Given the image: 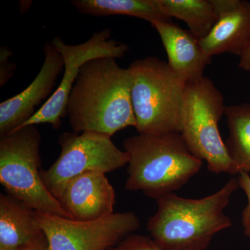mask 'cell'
Masks as SVG:
<instances>
[{"mask_svg": "<svg viewBox=\"0 0 250 250\" xmlns=\"http://www.w3.org/2000/svg\"><path fill=\"white\" fill-rule=\"evenodd\" d=\"M167 17L184 21L197 39L209 34L218 16L212 0H156Z\"/></svg>", "mask_w": 250, "mask_h": 250, "instance_id": "cell-16", "label": "cell"}, {"mask_svg": "<svg viewBox=\"0 0 250 250\" xmlns=\"http://www.w3.org/2000/svg\"><path fill=\"white\" fill-rule=\"evenodd\" d=\"M127 69L139 134L181 133L185 84L167 62L148 57L134 61Z\"/></svg>", "mask_w": 250, "mask_h": 250, "instance_id": "cell-4", "label": "cell"}, {"mask_svg": "<svg viewBox=\"0 0 250 250\" xmlns=\"http://www.w3.org/2000/svg\"><path fill=\"white\" fill-rule=\"evenodd\" d=\"M111 29H103L78 45H68L59 36L52 39L51 43L63 59L62 80L52 96L20 127L45 123L52 125L54 129L61 127L62 118L66 116L67 101L81 67L88 61L100 57L123 58L129 51V46L111 39Z\"/></svg>", "mask_w": 250, "mask_h": 250, "instance_id": "cell-9", "label": "cell"}, {"mask_svg": "<svg viewBox=\"0 0 250 250\" xmlns=\"http://www.w3.org/2000/svg\"><path fill=\"white\" fill-rule=\"evenodd\" d=\"M238 188V178L233 177L202 198L170 193L158 199L157 210L147 222L151 238L163 250H207L215 234L232 226L224 210Z\"/></svg>", "mask_w": 250, "mask_h": 250, "instance_id": "cell-2", "label": "cell"}, {"mask_svg": "<svg viewBox=\"0 0 250 250\" xmlns=\"http://www.w3.org/2000/svg\"><path fill=\"white\" fill-rule=\"evenodd\" d=\"M123 147L129 156L125 189L156 200L183 187L202 166L179 132L139 134L125 139Z\"/></svg>", "mask_w": 250, "mask_h": 250, "instance_id": "cell-3", "label": "cell"}, {"mask_svg": "<svg viewBox=\"0 0 250 250\" xmlns=\"http://www.w3.org/2000/svg\"><path fill=\"white\" fill-rule=\"evenodd\" d=\"M108 250H163L151 237L129 235Z\"/></svg>", "mask_w": 250, "mask_h": 250, "instance_id": "cell-18", "label": "cell"}, {"mask_svg": "<svg viewBox=\"0 0 250 250\" xmlns=\"http://www.w3.org/2000/svg\"><path fill=\"white\" fill-rule=\"evenodd\" d=\"M216 11V22L209 34L200 39L208 57L229 53L241 57L250 43V1L212 0Z\"/></svg>", "mask_w": 250, "mask_h": 250, "instance_id": "cell-12", "label": "cell"}, {"mask_svg": "<svg viewBox=\"0 0 250 250\" xmlns=\"http://www.w3.org/2000/svg\"><path fill=\"white\" fill-rule=\"evenodd\" d=\"M229 135L225 142L229 155L240 171L250 172V104L225 106Z\"/></svg>", "mask_w": 250, "mask_h": 250, "instance_id": "cell-17", "label": "cell"}, {"mask_svg": "<svg viewBox=\"0 0 250 250\" xmlns=\"http://www.w3.org/2000/svg\"><path fill=\"white\" fill-rule=\"evenodd\" d=\"M238 67L246 72H250V43L241 57Z\"/></svg>", "mask_w": 250, "mask_h": 250, "instance_id": "cell-21", "label": "cell"}, {"mask_svg": "<svg viewBox=\"0 0 250 250\" xmlns=\"http://www.w3.org/2000/svg\"><path fill=\"white\" fill-rule=\"evenodd\" d=\"M49 246L36 210L8 194H0V250H24Z\"/></svg>", "mask_w": 250, "mask_h": 250, "instance_id": "cell-14", "label": "cell"}, {"mask_svg": "<svg viewBox=\"0 0 250 250\" xmlns=\"http://www.w3.org/2000/svg\"><path fill=\"white\" fill-rule=\"evenodd\" d=\"M72 6L86 16H126L148 21H172L161 11L156 0H72Z\"/></svg>", "mask_w": 250, "mask_h": 250, "instance_id": "cell-15", "label": "cell"}, {"mask_svg": "<svg viewBox=\"0 0 250 250\" xmlns=\"http://www.w3.org/2000/svg\"><path fill=\"white\" fill-rule=\"evenodd\" d=\"M41 141L36 125L0 136V183L6 194L39 213L72 219L43 183Z\"/></svg>", "mask_w": 250, "mask_h": 250, "instance_id": "cell-5", "label": "cell"}, {"mask_svg": "<svg viewBox=\"0 0 250 250\" xmlns=\"http://www.w3.org/2000/svg\"><path fill=\"white\" fill-rule=\"evenodd\" d=\"M45 60L40 71L23 91L0 104V136L12 132L36 113V107L52 96L64 69L63 59L51 42L44 46Z\"/></svg>", "mask_w": 250, "mask_h": 250, "instance_id": "cell-10", "label": "cell"}, {"mask_svg": "<svg viewBox=\"0 0 250 250\" xmlns=\"http://www.w3.org/2000/svg\"><path fill=\"white\" fill-rule=\"evenodd\" d=\"M237 178L240 188L244 190L248 197V205L242 212V225L244 234L250 239V176L248 172L241 171Z\"/></svg>", "mask_w": 250, "mask_h": 250, "instance_id": "cell-19", "label": "cell"}, {"mask_svg": "<svg viewBox=\"0 0 250 250\" xmlns=\"http://www.w3.org/2000/svg\"><path fill=\"white\" fill-rule=\"evenodd\" d=\"M13 52L9 48L1 47L0 50V63H1V72H0V85L2 86L9 79L12 77L14 72V65L9 62V58Z\"/></svg>", "mask_w": 250, "mask_h": 250, "instance_id": "cell-20", "label": "cell"}, {"mask_svg": "<svg viewBox=\"0 0 250 250\" xmlns=\"http://www.w3.org/2000/svg\"><path fill=\"white\" fill-rule=\"evenodd\" d=\"M113 57H100L81 67L67 104L66 116L74 132L111 136L136 127L128 69Z\"/></svg>", "mask_w": 250, "mask_h": 250, "instance_id": "cell-1", "label": "cell"}, {"mask_svg": "<svg viewBox=\"0 0 250 250\" xmlns=\"http://www.w3.org/2000/svg\"><path fill=\"white\" fill-rule=\"evenodd\" d=\"M62 152L47 170H41L47 190L58 200L64 186L70 179L85 172L106 174L127 165L129 156L100 133L65 132L60 135Z\"/></svg>", "mask_w": 250, "mask_h": 250, "instance_id": "cell-7", "label": "cell"}, {"mask_svg": "<svg viewBox=\"0 0 250 250\" xmlns=\"http://www.w3.org/2000/svg\"><path fill=\"white\" fill-rule=\"evenodd\" d=\"M225 106L223 94L208 77L186 84L181 134L190 152L207 161L210 172L236 175L241 171L229 155L219 131Z\"/></svg>", "mask_w": 250, "mask_h": 250, "instance_id": "cell-6", "label": "cell"}, {"mask_svg": "<svg viewBox=\"0 0 250 250\" xmlns=\"http://www.w3.org/2000/svg\"><path fill=\"white\" fill-rule=\"evenodd\" d=\"M24 250H50L49 246H35L31 247Z\"/></svg>", "mask_w": 250, "mask_h": 250, "instance_id": "cell-22", "label": "cell"}, {"mask_svg": "<svg viewBox=\"0 0 250 250\" xmlns=\"http://www.w3.org/2000/svg\"><path fill=\"white\" fill-rule=\"evenodd\" d=\"M50 250H108L140 227L134 212L113 213L91 220L78 221L36 211Z\"/></svg>", "mask_w": 250, "mask_h": 250, "instance_id": "cell-8", "label": "cell"}, {"mask_svg": "<svg viewBox=\"0 0 250 250\" xmlns=\"http://www.w3.org/2000/svg\"><path fill=\"white\" fill-rule=\"evenodd\" d=\"M58 200L72 220L91 221L114 213L116 192L105 174L85 172L67 182Z\"/></svg>", "mask_w": 250, "mask_h": 250, "instance_id": "cell-11", "label": "cell"}, {"mask_svg": "<svg viewBox=\"0 0 250 250\" xmlns=\"http://www.w3.org/2000/svg\"><path fill=\"white\" fill-rule=\"evenodd\" d=\"M150 24L160 36L169 67L184 84L203 78L206 67L212 58L205 53L199 39L172 21H156Z\"/></svg>", "mask_w": 250, "mask_h": 250, "instance_id": "cell-13", "label": "cell"}]
</instances>
